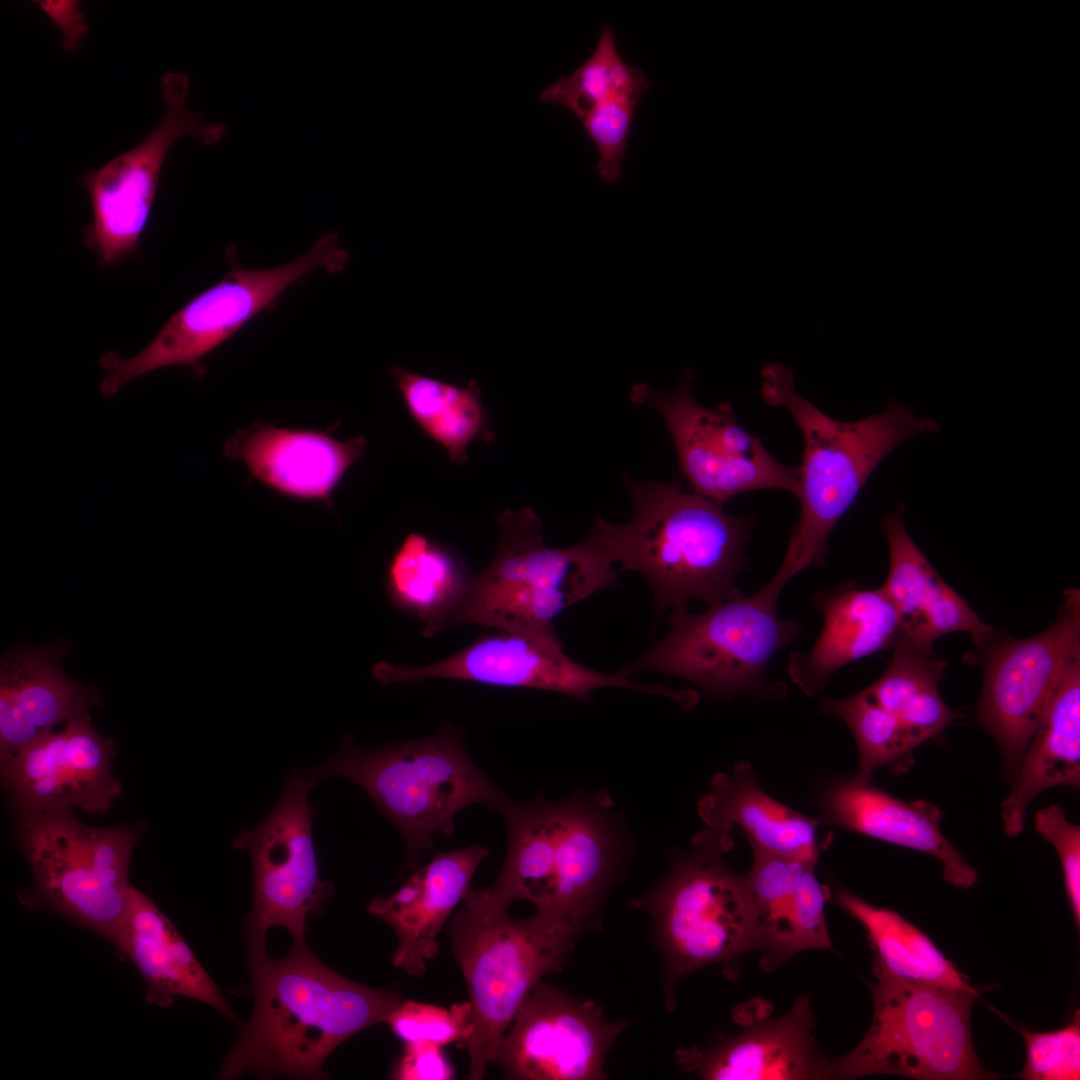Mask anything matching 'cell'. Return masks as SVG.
Listing matches in <instances>:
<instances>
[{
    "instance_id": "d6986e66",
    "label": "cell",
    "mask_w": 1080,
    "mask_h": 1080,
    "mask_svg": "<svg viewBox=\"0 0 1080 1080\" xmlns=\"http://www.w3.org/2000/svg\"><path fill=\"white\" fill-rule=\"evenodd\" d=\"M769 1005L747 1003L733 1012L743 1028L706 1049H678L687 1072L711 1080L825 1079L827 1060L815 1050L809 997L801 996L784 1015L768 1018Z\"/></svg>"
},
{
    "instance_id": "9a60e30c",
    "label": "cell",
    "mask_w": 1080,
    "mask_h": 1080,
    "mask_svg": "<svg viewBox=\"0 0 1080 1080\" xmlns=\"http://www.w3.org/2000/svg\"><path fill=\"white\" fill-rule=\"evenodd\" d=\"M1064 596L1045 631L997 642L984 661L978 716L998 744L1007 779L1014 777L1056 687L1080 651L1079 589H1068Z\"/></svg>"
},
{
    "instance_id": "4dcf8cb0",
    "label": "cell",
    "mask_w": 1080,
    "mask_h": 1080,
    "mask_svg": "<svg viewBox=\"0 0 1080 1080\" xmlns=\"http://www.w3.org/2000/svg\"><path fill=\"white\" fill-rule=\"evenodd\" d=\"M833 898L867 932L873 952L872 973L878 981L929 984L979 994L934 942L898 912L872 905L842 888L835 890Z\"/></svg>"
},
{
    "instance_id": "4fadbf2b",
    "label": "cell",
    "mask_w": 1080,
    "mask_h": 1080,
    "mask_svg": "<svg viewBox=\"0 0 1080 1080\" xmlns=\"http://www.w3.org/2000/svg\"><path fill=\"white\" fill-rule=\"evenodd\" d=\"M693 373L685 369L672 390L645 382L630 390L633 403L647 405L663 417L677 451L679 469L694 493L723 504L758 489H782L799 496V467L778 462L761 438L745 430L732 406L708 408L691 393Z\"/></svg>"
},
{
    "instance_id": "ffe728a7",
    "label": "cell",
    "mask_w": 1080,
    "mask_h": 1080,
    "mask_svg": "<svg viewBox=\"0 0 1080 1080\" xmlns=\"http://www.w3.org/2000/svg\"><path fill=\"white\" fill-rule=\"evenodd\" d=\"M366 448L363 435L339 440L328 431L258 422L236 431L223 454L275 493L332 509L334 492Z\"/></svg>"
},
{
    "instance_id": "7402d4cb",
    "label": "cell",
    "mask_w": 1080,
    "mask_h": 1080,
    "mask_svg": "<svg viewBox=\"0 0 1080 1080\" xmlns=\"http://www.w3.org/2000/svg\"><path fill=\"white\" fill-rule=\"evenodd\" d=\"M820 801L824 824L933 855L952 886L967 889L977 883V871L943 835L944 813L936 805L895 798L854 776L827 783Z\"/></svg>"
},
{
    "instance_id": "b9f144b4",
    "label": "cell",
    "mask_w": 1080,
    "mask_h": 1080,
    "mask_svg": "<svg viewBox=\"0 0 1080 1080\" xmlns=\"http://www.w3.org/2000/svg\"><path fill=\"white\" fill-rule=\"evenodd\" d=\"M816 863L805 866L796 888L794 918L799 952L831 947L825 916L829 892L815 875Z\"/></svg>"
},
{
    "instance_id": "5bb4252c",
    "label": "cell",
    "mask_w": 1080,
    "mask_h": 1080,
    "mask_svg": "<svg viewBox=\"0 0 1080 1080\" xmlns=\"http://www.w3.org/2000/svg\"><path fill=\"white\" fill-rule=\"evenodd\" d=\"M318 782L312 769L295 772L268 816L233 840L234 847L247 850L253 869L245 941L265 942L273 927L285 928L295 943L306 941L308 916L321 913L335 892L320 877L312 838L316 811L308 793Z\"/></svg>"
},
{
    "instance_id": "ba28073f",
    "label": "cell",
    "mask_w": 1080,
    "mask_h": 1080,
    "mask_svg": "<svg viewBox=\"0 0 1080 1080\" xmlns=\"http://www.w3.org/2000/svg\"><path fill=\"white\" fill-rule=\"evenodd\" d=\"M783 589L772 579L750 596H740L694 614L687 605L672 609L666 636L622 670H651L684 678L713 697L740 694L783 700L786 685L771 682V658L804 632L793 620H782L777 601Z\"/></svg>"
},
{
    "instance_id": "83f0119b",
    "label": "cell",
    "mask_w": 1080,
    "mask_h": 1080,
    "mask_svg": "<svg viewBox=\"0 0 1080 1080\" xmlns=\"http://www.w3.org/2000/svg\"><path fill=\"white\" fill-rule=\"evenodd\" d=\"M706 828L745 834L752 849L817 863L825 840L821 819L806 816L764 792L748 762L717 773L710 790L698 802Z\"/></svg>"
},
{
    "instance_id": "2e32d148",
    "label": "cell",
    "mask_w": 1080,
    "mask_h": 1080,
    "mask_svg": "<svg viewBox=\"0 0 1080 1080\" xmlns=\"http://www.w3.org/2000/svg\"><path fill=\"white\" fill-rule=\"evenodd\" d=\"M382 684L414 683L429 678L454 679L508 688L540 689L588 702L592 692L620 687L676 700L679 692L663 686L633 682L621 670L605 674L568 657L555 631L497 630L480 636L469 646L436 663L423 666L380 662L373 667Z\"/></svg>"
},
{
    "instance_id": "8fae6325",
    "label": "cell",
    "mask_w": 1080,
    "mask_h": 1080,
    "mask_svg": "<svg viewBox=\"0 0 1080 1080\" xmlns=\"http://www.w3.org/2000/svg\"><path fill=\"white\" fill-rule=\"evenodd\" d=\"M347 252L330 232L302 256L278 267L246 269L234 266L218 283L200 292L162 326L136 355L123 358L107 352L101 392L114 396L128 382L154 370L177 365L201 370V360L230 339L252 318L271 307L293 283L319 269L340 271Z\"/></svg>"
},
{
    "instance_id": "1f68e13d",
    "label": "cell",
    "mask_w": 1080,
    "mask_h": 1080,
    "mask_svg": "<svg viewBox=\"0 0 1080 1080\" xmlns=\"http://www.w3.org/2000/svg\"><path fill=\"white\" fill-rule=\"evenodd\" d=\"M507 823L508 852L503 867L487 893L510 906L514 901L533 903L537 910H553L557 825L555 802L539 796L518 802L506 795L496 805Z\"/></svg>"
},
{
    "instance_id": "cb8c5ba5",
    "label": "cell",
    "mask_w": 1080,
    "mask_h": 1080,
    "mask_svg": "<svg viewBox=\"0 0 1080 1080\" xmlns=\"http://www.w3.org/2000/svg\"><path fill=\"white\" fill-rule=\"evenodd\" d=\"M905 508L900 504L882 520L889 545V572L881 586L892 603L900 633L916 647L933 653L935 640L952 632H967L978 646L995 640L966 600L937 573L908 534Z\"/></svg>"
},
{
    "instance_id": "ab89813d",
    "label": "cell",
    "mask_w": 1080,
    "mask_h": 1080,
    "mask_svg": "<svg viewBox=\"0 0 1080 1080\" xmlns=\"http://www.w3.org/2000/svg\"><path fill=\"white\" fill-rule=\"evenodd\" d=\"M1026 1063L1017 1074L1026 1080H1078L1080 1078L1079 1011L1064 1027L1050 1032L1022 1029Z\"/></svg>"
},
{
    "instance_id": "d6a6232c",
    "label": "cell",
    "mask_w": 1080,
    "mask_h": 1080,
    "mask_svg": "<svg viewBox=\"0 0 1080 1080\" xmlns=\"http://www.w3.org/2000/svg\"><path fill=\"white\" fill-rule=\"evenodd\" d=\"M390 375L411 418L445 448L452 462L464 463L467 448L474 440H493L481 391L474 380L459 387L397 365L390 368Z\"/></svg>"
},
{
    "instance_id": "836d02e7",
    "label": "cell",
    "mask_w": 1080,
    "mask_h": 1080,
    "mask_svg": "<svg viewBox=\"0 0 1080 1080\" xmlns=\"http://www.w3.org/2000/svg\"><path fill=\"white\" fill-rule=\"evenodd\" d=\"M745 875L756 907L761 965L775 969L799 952L794 902L799 878L809 862L752 849Z\"/></svg>"
},
{
    "instance_id": "7a4b0ae2",
    "label": "cell",
    "mask_w": 1080,
    "mask_h": 1080,
    "mask_svg": "<svg viewBox=\"0 0 1080 1080\" xmlns=\"http://www.w3.org/2000/svg\"><path fill=\"white\" fill-rule=\"evenodd\" d=\"M624 481L631 519L615 524L597 517L587 536L612 565L647 578L658 613L692 599L709 607L743 596L736 578L746 568L752 515H729L723 504L674 481Z\"/></svg>"
},
{
    "instance_id": "484cf974",
    "label": "cell",
    "mask_w": 1080,
    "mask_h": 1080,
    "mask_svg": "<svg viewBox=\"0 0 1080 1080\" xmlns=\"http://www.w3.org/2000/svg\"><path fill=\"white\" fill-rule=\"evenodd\" d=\"M111 941L139 973L149 1004L172 1005L186 997L236 1019L219 987L197 960L173 922L152 899L131 886Z\"/></svg>"
},
{
    "instance_id": "8992f818",
    "label": "cell",
    "mask_w": 1080,
    "mask_h": 1080,
    "mask_svg": "<svg viewBox=\"0 0 1080 1080\" xmlns=\"http://www.w3.org/2000/svg\"><path fill=\"white\" fill-rule=\"evenodd\" d=\"M496 524V554L471 575L445 629L480 624L503 631H555L553 621L562 611L618 583L617 571L588 536L566 548L548 547L531 507L506 509Z\"/></svg>"
},
{
    "instance_id": "30bf717a",
    "label": "cell",
    "mask_w": 1080,
    "mask_h": 1080,
    "mask_svg": "<svg viewBox=\"0 0 1080 1080\" xmlns=\"http://www.w3.org/2000/svg\"><path fill=\"white\" fill-rule=\"evenodd\" d=\"M145 826L98 828L75 811L22 816L20 842L38 898L111 941L125 909L132 852Z\"/></svg>"
},
{
    "instance_id": "6da1fadb",
    "label": "cell",
    "mask_w": 1080,
    "mask_h": 1080,
    "mask_svg": "<svg viewBox=\"0 0 1080 1080\" xmlns=\"http://www.w3.org/2000/svg\"><path fill=\"white\" fill-rule=\"evenodd\" d=\"M253 1010L217 1074L233 1079H326L333 1050L380 1022L404 1000L396 989L349 980L322 963L306 941L270 957L265 942L245 941Z\"/></svg>"
},
{
    "instance_id": "8d00e7d4",
    "label": "cell",
    "mask_w": 1080,
    "mask_h": 1080,
    "mask_svg": "<svg viewBox=\"0 0 1080 1080\" xmlns=\"http://www.w3.org/2000/svg\"><path fill=\"white\" fill-rule=\"evenodd\" d=\"M892 659L882 676L863 692L875 703L902 716L926 693L936 690L947 662L916 647L899 634L892 646Z\"/></svg>"
},
{
    "instance_id": "f1b7e54d",
    "label": "cell",
    "mask_w": 1080,
    "mask_h": 1080,
    "mask_svg": "<svg viewBox=\"0 0 1080 1080\" xmlns=\"http://www.w3.org/2000/svg\"><path fill=\"white\" fill-rule=\"evenodd\" d=\"M1080 785V651L1056 687L1001 804L1007 836L1024 828L1026 810L1041 792Z\"/></svg>"
},
{
    "instance_id": "3957f363",
    "label": "cell",
    "mask_w": 1080,
    "mask_h": 1080,
    "mask_svg": "<svg viewBox=\"0 0 1080 1080\" xmlns=\"http://www.w3.org/2000/svg\"><path fill=\"white\" fill-rule=\"evenodd\" d=\"M761 378L764 401L785 408L804 437L799 467L800 518L772 578L784 587L805 568L825 565L832 531L880 462L903 442L934 432L938 424L895 400L864 419L838 421L797 392L790 367L767 364Z\"/></svg>"
},
{
    "instance_id": "d4e9b609",
    "label": "cell",
    "mask_w": 1080,
    "mask_h": 1080,
    "mask_svg": "<svg viewBox=\"0 0 1080 1080\" xmlns=\"http://www.w3.org/2000/svg\"><path fill=\"white\" fill-rule=\"evenodd\" d=\"M812 602L823 617L822 632L809 652H792L787 667L791 681L808 697L821 695L845 665L892 648L900 634L896 611L882 587L841 583L818 591Z\"/></svg>"
},
{
    "instance_id": "f35d334b",
    "label": "cell",
    "mask_w": 1080,
    "mask_h": 1080,
    "mask_svg": "<svg viewBox=\"0 0 1080 1080\" xmlns=\"http://www.w3.org/2000/svg\"><path fill=\"white\" fill-rule=\"evenodd\" d=\"M641 92H627L601 102L577 118L594 142L599 160L596 170L608 183L622 179L628 135Z\"/></svg>"
},
{
    "instance_id": "f546056e",
    "label": "cell",
    "mask_w": 1080,
    "mask_h": 1080,
    "mask_svg": "<svg viewBox=\"0 0 1080 1080\" xmlns=\"http://www.w3.org/2000/svg\"><path fill=\"white\" fill-rule=\"evenodd\" d=\"M471 575L462 558L447 546L413 532L392 553L385 591L397 609L424 622L423 634L445 629L462 601Z\"/></svg>"
},
{
    "instance_id": "277c9868",
    "label": "cell",
    "mask_w": 1080,
    "mask_h": 1080,
    "mask_svg": "<svg viewBox=\"0 0 1080 1080\" xmlns=\"http://www.w3.org/2000/svg\"><path fill=\"white\" fill-rule=\"evenodd\" d=\"M448 932L469 993L468 1079H482L520 1006L547 974L560 972L583 928L553 910L513 918L486 889L469 887Z\"/></svg>"
},
{
    "instance_id": "4316f807",
    "label": "cell",
    "mask_w": 1080,
    "mask_h": 1080,
    "mask_svg": "<svg viewBox=\"0 0 1080 1080\" xmlns=\"http://www.w3.org/2000/svg\"><path fill=\"white\" fill-rule=\"evenodd\" d=\"M60 646L17 649L0 663V764L73 716L101 704L95 690L71 679Z\"/></svg>"
},
{
    "instance_id": "44dd1931",
    "label": "cell",
    "mask_w": 1080,
    "mask_h": 1080,
    "mask_svg": "<svg viewBox=\"0 0 1080 1080\" xmlns=\"http://www.w3.org/2000/svg\"><path fill=\"white\" fill-rule=\"evenodd\" d=\"M614 801L604 790L555 802L557 825L553 910L584 930L593 923L625 857Z\"/></svg>"
},
{
    "instance_id": "52a82bcc",
    "label": "cell",
    "mask_w": 1080,
    "mask_h": 1080,
    "mask_svg": "<svg viewBox=\"0 0 1080 1080\" xmlns=\"http://www.w3.org/2000/svg\"><path fill=\"white\" fill-rule=\"evenodd\" d=\"M312 770L318 781L337 776L363 788L399 830L411 867L432 847L434 835L453 834L460 810L476 803L495 809L504 796L469 760L461 735L447 726L433 737L372 750L347 738L335 756Z\"/></svg>"
},
{
    "instance_id": "7bdbcfd3",
    "label": "cell",
    "mask_w": 1080,
    "mask_h": 1080,
    "mask_svg": "<svg viewBox=\"0 0 1080 1080\" xmlns=\"http://www.w3.org/2000/svg\"><path fill=\"white\" fill-rule=\"evenodd\" d=\"M391 1076L400 1080H449L454 1078V1070L442 1046L416 1042L405 1044Z\"/></svg>"
},
{
    "instance_id": "7c38bea8",
    "label": "cell",
    "mask_w": 1080,
    "mask_h": 1080,
    "mask_svg": "<svg viewBox=\"0 0 1080 1080\" xmlns=\"http://www.w3.org/2000/svg\"><path fill=\"white\" fill-rule=\"evenodd\" d=\"M160 86L164 112L154 129L133 148L79 179L92 212L84 242L103 267L114 266L136 251L172 145L183 136H193L211 146L226 133L223 123H208L187 106L190 79L186 74L168 72Z\"/></svg>"
},
{
    "instance_id": "60d3db41",
    "label": "cell",
    "mask_w": 1080,
    "mask_h": 1080,
    "mask_svg": "<svg viewBox=\"0 0 1080 1080\" xmlns=\"http://www.w3.org/2000/svg\"><path fill=\"white\" fill-rule=\"evenodd\" d=\"M1035 829L1051 843L1060 860L1064 888L1074 922L1080 926V827L1071 823L1059 805L1040 809L1035 815Z\"/></svg>"
},
{
    "instance_id": "d590c367",
    "label": "cell",
    "mask_w": 1080,
    "mask_h": 1080,
    "mask_svg": "<svg viewBox=\"0 0 1080 1080\" xmlns=\"http://www.w3.org/2000/svg\"><path fill=\"white\" fill-rule=\"evenodd\" d=\"M647 90L649 81L644 71L624 62L612 28L604 26L592 55L571 74L561 76L547 86L539 99L559 104L577 117L612 97Z\"/></svg>"
},
{
    "instance_id": "ac0fdd59",
    "label": "cell",
    "mask_w": 1080,
    "mask_h": 1080,
    "mask_svg": "<svg viewBox=\"0 0 1080 1080\" xmlns=\"http://www.w3.org/2000/svg\"><path fill=\"white\" fill-rule=\"evenodd\" d=\"M0 764L1 785L22 816L78 809L108 811L121 796L113 773L117 742L100 734L89 712L71 717Z\"/></svg>"
},
{
    "instance_id": "e0dca14e",
    "label": "cell",
    "mask_w": 1080,
    "mask_h": 1080,
    "mask_svg": "<svg viewBox=\"0 0 1080 1080\" xmlns=\"http://www.w3.org/2000/svg\"><path fill=\"white\" fill-rule=\"evenodd\" d=\"M626 1020L607 1021L601 1006L539 982L520 1006L493 1061L508 1079H604L605 1057Z\"/></svg>"
},
{
    "instance_id": "9c48e42d",
    "label": "cell",
    "mask_w": 1080,
    "mask_h": 1080,
    "mask_svg": "<svg viewBox=\"0 0 1080 1080\" xmlns=\"http://www.w3.org/2000/svg\"><path fill=\"white\" fill-rule=\"evenodd\" d=\"M873 1017L860 1043L827 1060L826 1078L888 1074L921 1080L993 1079L977 1057L967 990L883 980L872 986Z\"/></svg>"
},
{
    "instance_id": "e575fe53",
    "label": "cell",
    "mask_w": 1080,
    "mask_h": 1080,
    "mask_svg": "<svg viewBox=\"0 0 1080 1080\" xmlns=\"http://www.w3.org/2000/svg\"><path fill=\"white\" fill-rule=\"evenodd\" d=\"M822 710L841 718L852 732L858 749V768L854 775L870 780L883 766L900 768L921 741L895 714L872 701L863 691L853 696L833 699L822 697Z\"/></svg>"
},
{
    "instance_id": "74e56055",
    "label": "cell",
    "mask_w": 1080,
    "mask_h": 1080,
    "mask_svg": "<svg viewBox=\"0 0 1080 1080\" xmlns=\"http://www.w3.org/2000/svg\"><path fill=\"white\" fill-rule=\"evenodd\" d=\"M471 1012L469 1001L446 1008L404 999L384 1022L404 1044L431 1042L444 1046L456 1042L463 1048L472 1033Z\"/></svg>"
},
{
    "instance_id": "5b68a950",
    "label": "cell",
    "mask_w": 1080,
    "mask_h": 1080,
    "mask_svg": "<svg viewBox=\"0 0 1080 1080\" xmlns=\"http://www.w3.org/2000/svg\"><path fill=\"white\" fill-rule=\"evenodd\" d=\"M734 846L730 833L704 829L691 850L673 858L668 872L649 892L634 898L646 910L664 965L665 1006L676 1003L678 982L702 967L731 966L758 950L755 903L745 875L724 856Z\"/></svg>"
},
{
    "instance_id": "603a6c76",
    "label": "cell",
    "mask_w": 1080,
    "mask_h": 1080,
    "mask_svg": "<svg viewBox=\"0 0 1080 1080\" xmlns=\"http://www.w3.org/2000/svg\"><path fill=\"white\" fill-rule=\"evenodd\" d=\"M490 849L479 844L436 852L392 895L373 899L367 912L390 926L398 939L393 965L420 977L437 957V936Z\"/></svg>"
}]
</instances>
